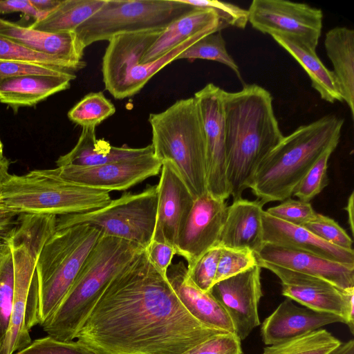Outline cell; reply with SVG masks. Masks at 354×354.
Wrapping results in <instances>:
<instances>
[{
	"mask_svg": "<svg viewBox=\"0 0 354 354\" xmlns=\"http://www.w3.org/2000/svg\"><path fill=\"white\" fill-rule=\"evenodd\" d=\"M222 333L188 312L143 248L112 278L75 338L102 354H183Z\"/></svg>",
	"mask_w": 354,
	"mask_h": 354,
	"instance_id": "obj_1",
	"label": "cell"
},
{
	"mask_svg": "<svg viewBox=\"0 0 354 354\" xmlns=\"http://www.w3.org/2000/svg\"><path fill=\"white\" fill-rule=\"evenodd\" d=\"M222 100L226 175L234 201L251 187L261 162L284 136L266 88L252 84L236 92L223 90Z\"/></svg>",
	"mask_w": 354,
	"mask_h": 354,
	"instance_id": "obj_2",
	"label": "cell"
},
{
	"mask_svg": "<svg viewBox=\"0 0 354 354\" xmlns=\"http://www.w3.org/2000/svg\"><path fill=\"white\" fill-rule=\"evenodd\" d=\"M344 120L326 115L297 127L266 156L259 166L250 189L264 205L290 198L308 171L339 142Z\"/></svg>",
	"mask_w": 354,
	"mask_h": 354,
	"instance_id": "obj_3",
	"label": "cell"
},
{
	"mask_svg": "<svg viewBox=\"0 0 354 354\" xmlns=\"http://www.w3.org/2000/svg\"><path fill=\"white\" fill-rule=\"evenodd\" d=\"M102 232L86 224L56 230L36 261L30 290L26 324L42 326L59 306Z\"/></svg>",
	"mask_w": 354,
	"mask_h": 354,
	"instance_id": "obj_4",
	"label": "cell"
},
{
	"mask_svg": "<svg viewBox=\"0 0 354 354\" xmlns=\"http://www.w3.org/2000/svg\"><path fill=\"white\" fill-rule=\"evenodd\" d=\"M142 249L133 243L102 234L71 288L41 326L47 335L62 341L75 339L110 281Z\"/></svg>",
	"mask_w": 354,
	"mask_h": 354,
	"instance_id": "obj_5",
	"label": "cell"
},
{
	"mask_svg": "<svg viewBox=\"0 0 354 354\" xmlns=\"http://www.w3.org/2000/svg\"><path fill=\"white\" fill-rule=\"evenodd\" d=\"M148 121L153 155L174 165L194 199L207 194L206 140L195 98L178 100Z\"/></svg>",
	"mask_w": 354,
	"mask_h": 354,
	"instance_id": "obj_6",
	"label": "cell"
},
{
	"mask_svg": "<svg viewBox=\"0 0 354 354\" xmlns=\"http://www.w3.org/2000/svg\"><path fill=\"white\" fill-rule=\"evenodd\" d=\"M111 201L109 192L66 181L48 169L10 174L0 190V204L22 214H82L104 207Z\"/></svg>",
	"mask_w": 354,
	"mask_h": 354,
	"instance_id": "obj_7",
	"label": "cell"
},
{
	"mask_svg": "<svg viewBox=\"0 0 354 354\" xmlns=\"http://www.w3.org/2000/svg\"><path fill=\"white\" fill-rule=\"evenodd\" d=\"M193 8L180 0H106L74 32L84 51L95 42L117 35L165 29Z\"/></svg>",
	"mask_w": 354,
	"mask_h": 354,
	"instance_id": "obj_8",
	"label": "cell"
},
{
	"mask_svg": "<svg viewBox=\"0 0 354 354\" xmlns=\"http://www.w3.org/2000/svg\"><path fill=\"white\" fill-rule=\"evenodd\" d=\"M157 203V185L137 194L125 192L104 207L57 216L56 230L86 224L99 229L104 236L123 239L146 249L153 239Z\"/></svg>",
	"mask_w": 354,
	"mask_h": 354,
	"instance_id": "obj_9",
	"label": "cell"
},
{
	"mask_svg": "<svg viewBox=\"0 0 354 354\" xmlns=\"http://www.w3.org/2000/svg\"><path fill=\"white\" fill-rule=\"evenodd\" d=\"M248 12V23L258 31L297 38L316 50L322 30L321 9L286 0H253Z\"/></svg>",
	"mask_w": 354,
	"mask_h": 354,
	"instance_id": "obj_10",
	"label": "cell"
},
{
	"mask_svg": "<svg viewBox=\"0 0 354 354\" xmlns=\"http://www.w3.org/2000/svg\"><path fill=\"white\" fill-rule=\"evenodd\" d=\"M257 264L279 277L283 296L313 310L341 317L353 334L354 290H344L323 279L272 263Z\"/></svg>",
	"mask_w": 354,
	"mask_h": 354,
	"instance_id": "obj_11",
	"label": "cell"
},
{
	"mask_svg": "<svg viewBox=\"0 0 354 354\" xmlns=\"http://www.w3.org/2000/svg\"><path fill=\"white\" fill-rule=\"evenodd\" d=\"M222 88L212 83L194 93L206 140L207 191L225 201L230 196L226 175L225 117Z\"/></svg>",
	"mask_w": 354,
	"mask_h": 354,
	"instance_id": "obj_12",
	"label": "cell"
},
{
	"mask_svg": "<svg viewBox=\"0 0 354 354\" xmlns=\"http://www.w3.org/2000/svg\"><path fill=\"white\" fill-rule=\"evenodd\" d=\"M162 165V162L151 153L101 165L62 166L48 171L66 181L109 192L126 190L156 176L160 172Z\"/></svg>",
	"mask_w": 354,
	"mask_h": 354,
	"instance_id": "obj_13",
	"label": "cell"
},
{
	"mask_svg": "<svg viewBox=\"0 0 354 354\" xmlns=\"http://www.w3.org/2000/svg\"><path fill=\"white\" fill-rule=\"evenodd\" d=\"M227 206L225 201L207 193L194 200L176 239V254L185 258L187 267L211 248L218 246Z\"/></svg>",
	"mask_w": 354,
	"mask_h": 354,
	"instance_id": "obj_14",
	"label": "cell"
},
{
	"mask_svg": "<svg viewBox=\"0 0 354 354\" xmlns=\"http://www.w3.org/2000/svg\"><path fill=\"white\" fill-rule=\"evenodd\" d=\"M261 270L256 265L215 283L209 291L227 313L235 335L241 341L260 325L258 306L263 295Z\"/></svg>",
	"mask_w": 354,
	"mask_h": 354,
	"instance_id": "obj_15",
	"label": "cell"
},
{
	"mask_svg": "<svg viewBox=\"0 0 354 354\" xmlns=\"http://www.w3.org/2000/svg\"><path fill=\"white\" fill-rule=\"evenodd\" d=\"M10 250L14 266L13 299L10 324L0 347V354H13L32 342L26 324V314L39 252L32 245L17 239H12Z\"/></svg>",
	"mask_w": 354,
	"mask_h": 354,
	"instance_id": "obj_16",
	"label": "cell"
},
{
	"mask_svg": "<svg viewBox=\"0 0 354 354\" xmlns=\"http://www.w3.org/2000/svg\"><path fill=\"white\" fill-rule=\"evenodd\" d=\"M162 163L157 184L156 221L152 240L175 247L195 199L174 165L169 161Z\"/></svg>",
	"mask_w": 354,
	"mask_h": 354,
	"instance_id": "obj_17",
	"label": "cell"
},
{
	"mask_svg": "<svg viewBox=\"0 0 354 354\" xmlns=\"http://www.w3.org/2000/svg\"><path fill=\"white\" fill-rule=\"evenodd\" d=\"M255 255L257 261L317 277L344 290H354V265L340 263L306 251L268 243H263Z\"/></svg>",
	"mask_w": 354,
	"mask_h": 354,
	"instance_id": "obj_18",
	"label": "cell"
},
{
	"mask_svg": "<svg viewBox=\"0 0 354 354\" xmlns=\"http://www.w3.org/2000/svg\"><path fill=\"white\" fill-rule=\"evenodd\" d=\"M337 322L345 324V320L334 314L299 307L287 298L264 319L261 336L265 344L272 345Z\"/></svg>",
	"mask_w": 354,
	"mask_h": 354,
	"instance_id": "obj_19",
	"label": "cell"
},
{
	"mask_svg": "<svg viewBox=\"0 0 354 354\" xmlns=\"http://www.w3.org/2000/svg\"><path fill=\"white\" fill-rule=\"evenodd\" d=\"M166 276L183 305L194 318L211 328L235 334L223 306L210 292H204L193 283L183 262L171 264Z\"/></svg>",
	"mask_w": 354,
	"mask_h": 354,
	"instance_id": "obj_20",
	"label": "cell"
},
{
	"mask_svg": "<svg viewBox=\"0 0 354 354\" xmlns=\"http://www.w3.org/2000/svg\"><path fill=\"white\" fill-rule=\"evenodd\" d=\"M263 242L306 251L343 264L354 265V252L330 244L302 226L283 221L263 211Z\"/></svg>",
	"mask_w": 354,
	"mask_h": 354,
	"instance_id": "obj_21",
	"label": "cell"
},
{
	"mask_svg": "<svg viewBox=\"0 0 354 354\" xmlns=\"http://www.w3.org/2000/svg\"><path fill=\"white\" fill-rule=\"evenodd\" d=\"M263 205L257 199L243 198L227 206L218 246L231 249H249L254 253L263 242Z\"/></svg>",
	"mask_w": 354,
	"mask_h": 354,
	"instance_id": "obj_22",
	"label": "cell"
},
{
	"mask_svg": "<svg viewBox=\"0 0 354 354\" xmlns=\"http://www.w3.org/2000/svg\"><path fill=\"white\" fill-rule=\"evenodd\" d=\"M95 128L82 127L77 144L69 152L59 157L57 167H92L153 153L151 145L141 148L112 146L104 139L97 138Z\"/></svg>",
	"mask_w": 354,
	"mask_h": 354,
	"instance_id": "obj_23",
	"label": "cell"
},
{
	"mask_svg": "<svg viewBox=\"0 0 354 354\" xmlns=\"http://www.w3.org/2000/svg\"><path fill=\"white\" fill-rule=\"evenodd\" d=\"M227 27L215 12L194 8L169 24L143 55L140 64L153 62L187 39L199 33H212Z\"/></svg>",
	"mask_w": 354,
	"mask_h": 354,
	"instance_id": "obj_24",
	"label": "cell"
},
{
	"mask_svg": "<svg viewBox=\"0 0 354 354\" xmlns=\"http://www.w3.org/2000/svg\"><path fill=\"white\" fill-rule=\"evenodd\" d=\"M76 75H31L0 81V102L14 109L34 106L56 93L68 89Z\"/></svg>",
	"mask_w": 354,
	"mask_h": 354,
	"instance_id": "obj_25",
	"label": "cell"
},
{
	"mask_svg": "<svg viewBox=\"0 0 354 354\" xmlns=\"http://www.w3.org/2000/svg\"><path fill=\"white\" fill-rule=\"evenodd\" d=\"M0 35L36 52L69 62L82 69L86 65L82 60L84 51L80 49L74 32H48L16 23L0 30Z\"/></svg>",
	"mask_w": 354,
	"mask_h": 354,
	"instance_id": "obj_26",
	"label": "cell"
},
{
	"mask_svg": "<svg viewBox=\"0 0 354 354\" xmlns=\"http://www.w3.org/2000/svg\"><path fill=\"white\" fill-rule=\"evenodd\" d=\"M272 39L287 51L308 74L312 87L320 97L329 103L343 102L336 77L320 60L313 49L303 41L289 36L271 35Z\"/></svg>",
	"mask_w": 354,
	"mask_h": 354,
	"instance_id": "obj_27",
	"label": "cell"
},
{
	"mask_svg": "<svg viewBox=\"0 0 354 354\" xmlns=\"http://www.w3.org/2000/svg\"><path fill=\"white\" fill-rule=\"evenodd\" d=\"M324 47L333 66L343 101L354 117V30L335 27L325 35Z\"/></svg>",
	"mask_w": 354,
	"mask_h": 354,
	"instance_id": "obj_28",
	"label": "cell"
},
{
	"mask_svg": "<svg viewBox=\"0 0 354 354\" xmlns=\"http://www.w3.org/2000/svg\"><path fill=\"white\" fill-rule=\"evenodd\" d=\"M106 0H62L59 6L30 28L48 32H74L104 4Z\"/></svg>",
	"mask_w": 354,
	"mask_h": 354,
	"instance_id": "obj_29",
	"label": "cell"
},
{
	"mask_svg": "<svg viewBox=\"0 0 354 354\" xmlns=\"http://www.w3.org/2000/svg\"><path fill=\"white\" fill-rule=\"evenodd\" d=\"M342 342L326 329L318 330L265 347L262 354H329Z\"/></svg>",
	"mask_w": 354,
	"mask_h": 354,
	"instance_id": "obj_30",
	"label": "cell"
},
{
	"mask_svg": "<svg viewBox=\"0 0 354 354\" xmlns=\"http://www.w3.org/2000/svg\"><path fill=\"white\" fill-rule=\"evenodd\" d=\"M181 59L189 62L197 59L218 62L232 70L239 80L242 79L239 66L227 50L221 30L210 33L193 44L177 58Z\"/></svg>",
	"mask_w": 354,
	"mask_h": 354,
	"instance_id": "obj_31",
	"label": "cell"
},
{
	"mask_svg": "<svg viewBox=\"0 0 354 354\" xmlns=\"http://www.w3.org/2000/svg\"><path fill=\"white\" fill-rule=\"evenodd\" d=\"M115 112L114 104L102 92H91L68 111V117L71 121L82 127H96Z\"/></svg>",
	"mask_w": 354,
	"mask_h": 354,
	"instance_id": "obj_32",
	"label": "cell"
},
{
	"mask_svg": "<svg viewBox=\"0 0 354 354\" xmlns=\"http://www.w3.org/2000/svg\"><path fill=\"white\" fill-rule=\"evenodd\" d=\"M0 60L36 64L70 73L82 69L69 62L36 52L1 35H0Z\"/></svg>",
	"mask_w": 354,
	"mask_h": 354,
	"instance_id": "obj_33",
	"label": "cell"
},
{
	"mask_svg": "<svg viewBox=\"0 0 354 354\" xmlns=\"http://www.w3.org/2000/svg\"><path fill=\"white\" fill-rule=\"evenodd\" d=\"M14 291V266L11 250L0 257V347L8 330Z\"/></svg>",
	"mask_w": 354,
	"mask_h": 354,
	"instance_id": "obj_34",
	"label": "cell"
},
{
	"mask_svg": "<svg viewBox=\"0 0 354 354\" xmlns=\"http://www.w3.org/2000/svg\"><path fill=\"white\" fill-rule=\"evenodd\" d=\"M13 354H102L77 339L62 341L49 335L36 339L26 348Z\"/></svg>",
	"mask_w": 354,
	"mask_h": 354,
	"instance_id": "obj_35",
	"label": "cell"
},
{
	"mask_svg": "<svg viewBox=\"0 0 354 354\" xmlns=\"http://www.w3.org/2000/svg\"><path fill=\"white\" fill-rule=\"evenodd\" d=\"M335 149L327 150L300 180L293 192L299 200L309 202L327 186L328 162Z\"/></svg>",
	"mask_w": 354,
	"mask_h": 354,
	"instance_id": "obj_36",
	"label": "cell"
},
{
	"mask_svg": "<svg viewBox=\"0 0 354 354\" xmlns=\"http://www.w3.org/2000/svg\"><path fill=\"white\" fill-rule=\"evenodd\" d=\"M258 265L255 253L249 249L221 248L214 283Z\"/></svg>",
	"mask_w": 354,
	"mask_h": 354,
	"instance_id": "obj_37",
	"label": "cell"
},
{
	"mask_svg": "<svg viewBox=\"0 0 354 354\" xmlns=\"http://www.w3.org/2000/svg\"><path fill=\"white\" fill-rule=\"evenodd\" d=\"M302 227L322 240L348 250H353V239L333 218L317 213L316 216Z\"/></svg>",
	"mask_w": 354,
	"mask_h": 354,
	"instance_id": "obj_38",
	"label": "cell"
},
{
	"mask_svg": "<svg viewBox=\"0 0 354 354\" xmlns=\"http://www.w3.org/2000/svg\"><path fill=\"white\" fill-rule=\"evenodd\" d=\"M221 248L214 247L202 255L194 264L187 268L189 278L204 292H209L214 284Z\"/></svg>",
	"mask_w": 354,
	"mask_h": 354,
	"instance_id": "obj_39",
	"label": "cell"
},
{
	"mask_svg": "<svg viewBox=\"0 0 354 354\" xmlns=\"http://www.w3.org/2000/svg\"><path fill=\"white\" fill-rule=\"evenodd\" d=\"M180 1L192 8L213 10L221 21L227 26L244 29L248 23V10L230 3L212 0Z\"/></svg>",
	"mask_w": 354,
	"mask_h": 354,
	"instance_id": "obj_40",
	"label": "cell"
},
{
	"mask_svg": "<svg viewBox=\"0 0 354 354\" xmlns=\"http://www.w3.org/2000/svg\"><path fill=\"white\" fill-rule=\"evenodd\" d=\"M278 205L268 208L266 212L283 221L302 226L317 214L309 202L288 198Z\"/></svg>",
	"mask_w": 354,
	"mask_h": 354,
	"instance_id": "obj_41",
	"label": "cell"
},
{
	"mask_svg": "<svg viewBox=\"0 0 354 354\" xmlns=\"http://www.w3.org/2000/svg\"><path fill=\"white\" fill-rule=\"evenodd\" d=\"M183 354H243L240 339L231 333H222L195 346Z\"/></svg>",
	"mask_w": 354,
	"mask_h": 354,
	"instance_id": "obj_42",
	"label": "cell"
},
{
	"mask_svg": "<svg viewBox=\"0 0 354 354\" xmlns=\"http://www.w3.org/2000/svg\"><path fill=\"white\" fill-rule=\"evenodd\" d=\"M66 72L55 68H49L36 64L0 60V81L6 78L39 75H63Z\"/></svg>",
	"mask_w": 354,
	"mask_h": 354,
	"instance_id": "obj_43",
	"label": "cell"
},
{
	"mask_svg": "<svg viewBox=\"0 0 354 354\" xmlns=\"http://www.w3.org/2000/svg\"><path fill=\"white\" fill-rule=\"evenodd\" d=\"M21 214L0 204V257L10 250Z\"/></svg>",
	"mask_w": 354,
	"mask_h": 354,
	"instance_id": "obj_44",
	"label": "cell"
},
{
	"mask_svg": "<svg viewBox=\"0 0 354 354\" xmlns=\"http://www.w3.org/2000/svg\"><path fill=\"white\" fill-rule=\"evenodd\" d=\"M145 250L153 265L166 275L176 254L174 247L166 243L152 240Z\"/></svg>",
	"mask_w": 354,
	"mask_h": 354,
	"instance_id": "obj_45",
	"label": "cell"
},
{
	"mask_svg": "<svg viewBox=\"0 0 354 354\" xmlns=\"http://www.w3.org/2000/svg\"><path fill=\"white\" fill-rule=\"evenodd\" d=\"M21 12L24 15L35 19V21L44 18L46 15L35 9L30 0L0 1V13Z\"/></svg>",
	"mask_w": 354,
	"mask_h": 354,
	"instance_id": "obj_46",
	"label": "cell"
},
{
	"mask_svg": "<svg viewBox=\"0 0 354 354\" xmlns=\"http://www.w3.org/2000/svg\"><path fill=\"white\" fill-rule=\"evenodd\" d=\"M61 1L62 0H30L35 9L46 15L57 8Z\"/></svg>",
	"mask_w": 354,
	"mask_h": 354,
	"instance_id": "obj_47",
	"label": "cell"
},
{
	"mask_svg": "<svg viewBox=\"0 0 354 354\" xmlns=\"http://www.w3.org/2000/svg\"><path fill=\"white\" fill-rule=\"evenodd\" d=\"M10 166L9 160L3 156H0V190L2 185L7 180L10 174L8 172Z\"/></svg>",
	"mask_w": 354,
	"mask_h": 354,
	"instance_id": "obj_48",
	"label": "cell"
},
{
	"mask_svg": "<svg viewBox=\"0 0 354 354\" xmlns=\"http://www.w3.org/2000/svg\"><path fill=\"white\" fill-rule=\"evenodd\" d=\"M353 203H354V192H352L350 196L348 198L347 205L345 209L348 214V223L350 225L351 231L352 234L354 233V221H353Z\"/></svg>",
	"mask_w": 354,
	"mask_h": 354,
	"instance_id": "obj_49",
	"label": "cell"
},
{
	"mask_svg": "<svg viewBox=\"0 0 354 354\" xmlns=\"http://www.w3.org/2000/svg\"><path fill=\"white\" fill-rule=\"evenodd\" d=\"M329 354H354V341L351 339L342 343Z\"/></svg>",
	"mask_w": 354,
	"mask_h": 354,
	"instance_id": "obj_50",
	"label": "cell"
},
{
	"mask_svg": "<svg viewBox=\"0 0 354 354\" xmlns=\"http://www.w3.org/2000/svg\"><path fill=\"white\" fill-rule=\"evenodd\" d=\"M16 23L10 21L8 20L3 19L0 18V30L8 28L12 26H14Z\"/></svg>",
	"mask_w": 354,
	"mask_h": 354,
	"instance_id": "obj_51",
	"label": "cell"
},
{
	"mask_svg": "<svg viewBox=\"0 0 354 354\" xmlns=\"http://www.w3.org/2000/svg\"><path fill=\"white\" fill-rule=\"evenodd\" d=\"M3 156V145L0 140V156Z\"/></svg>",
	"mask_w": 354,
	"mask_h": 354,
	"instance_id": "obj_52",
	"label": "cell"
}]
</instances>
